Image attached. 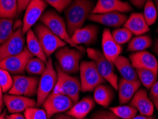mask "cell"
<instances>
[{
  "mask_svg": "<svg viewBox=\"0 0 158 119\" xmlns=\"http://www.w3.org/2000/svg\"><path fill=\"white\" fill-rule=\"evenodd\" d=\"M94 8L91 0H73L65 9L66 27L69 36H71L76 30L83 27V24Z\"/></svg>",
  "mask_w": 158,
  "mask_h": 119,
  "instance_id": "6da1fadb",
  "label": "cell"
},
{
  "mask_svg": "<svg viewBox=\"0 0 158 119\" xmlns=\"http://www.w3.org/2000/svg\"><path fill=\"white\" fill-rule=\"evenodd\" d=\"M56 70L57 71V81L52 92L66 96L70 98L73 104H76L78 101L81 91L80 80L76 76L65 73L58 65L56 66Z\"/></svg>",
  "mask_w": 158,
  "mask_h": 119,
  "instance_id": "7a4b0ae2",
  "label": "cell"
},
{
  "mask_svg": "<svg viewBox=\"0 0 158 119\" xmlns=\"http://www.w3.org/2000/svg\"><path fill=\"white\" fill-rule=\"evenodd\" d=\"M88 58L96 64L100 75L110 83L112 88L118 90V76L115 73L114 64L107 59L101 51L88 48L86 50Z\"/></svg>",
  "mask_w": 158,
  "mask_h": 119,
  "instance_id": "3957f363",
  "label": "cell"
},
{
  "mask_svg": "<svg viewBox=\"0 0 158 119\" xmlns=\"http://www.w3.org/2000/svg\"><path fill=\"white\" fill-rule=\"evenodd\" d=\"M41 22L48 28L53 34L59 36L63 41L72 47L77 48L80 51H83L82 46H78L73 42L67 30L66 24L64 19L53 10H47L40 19Z\"/></svg>",
  "mask_w": 158,
  "mask_h": 119,
  "instance_id": "277c9868",
  "label": "cell"
},
{
  "mask_svg": "<svg viewBox=\"0 0 158 119\" xmlns=\"http://www.w3.org/2000/svg\"><path fill=\"white\" fill-rule=\"evenodd\" d=\"M55 57L58 62L57 65L65 73L72 75L79 71L81 60L83 57L80 51L66 45L56 51Z\"/></svg>",
  "mask_w": 158,
  "mask_h": 119,
  "instance_id": "5b68a950",
  "label": "cell"
},
{
  "mask_svg": "<svg viewBox=\"0 0 158 119\" xmlns=\"http://www.w3.org/2000/svg\"><path fill=\"white\" fill-rule=\"evenodd\" d=\"M79 72L81 90L83 92L93 91L98 86L106 82L105 79L100 75L96 64L93 61L81 62Z\"/></svg>",
  "mask_w": 158,
  "mask_h": 119,
  "instance_id": "8992f818",
  "label": "cell"
},
{
  "mask_svg": "<svg viewBox=\"0 0 158 119\" xmlns=\"http://www.w3.org/2000/svg\"><path fill=\"white\" fill-rule=\"evenodd\" d=\"M57 81V71L53 64L52 58H48L46 69L39 80L37 88V106H42L44 101L52 93Z\"/></svg>",
  "mask_w": 158,
  "mask_h": 119,
  "instance_id": "52a82bcc",
  "label": "cell"
},
{
  "mask_svg": "<svg viewBox=\"0 0 158 119\" xmlns=\"http://www.w3.org/2000/svg\"><path fill=\"white\" fill-rule=\"evenodd\" d=\"M34 32L47 58L54 53L58 49L66 46V43L55 35L42 23L37 24L34 27Z\"/></svg>",
  "mask_w": 158,
  "mask_h": 119,
  "instance_id": "ba28073f",
  "label": "cell"
},
{
  "mask_svg": "<svg viewBox=\"0 0 158 119\" xmlns=\"http://www.w3.org/2000/svg\"><path fill=\"white\" fill-rule=\"evenodd\" d=\"M39 79L36 76L15 75L13 76L12 87L9 94L32 97L37 94Z\"/></svg>",
  "mask_w": 158,
  "mask_h": 119,
  "instance_id": "9c48e42d",
  "label": "cell"
},
{
  "mask_svg": "<svg viewBox=\"0 0 158 119\" xmlns=\"http://www.w3.org/2000/svg\"><path fill=\"white\" fill-rule=\"evenodd\" d=\"M73 104L69 97L52 92L46 98L42 106L47 113L48 118H51L56 114L67 112Z\"/></svg>",
  "mask_w": 158,
  "mask_h": 119,
  "instance_id": "30bf717a",
  "label": "cell"
},
{
  "mask_svg": "<svg viewBox=\"0 0 158 119\" xmlns=\"http://www.w3.org/2000/svg\"><path fill=\"white\" fill-rule=\"evenodd\" d=\"M25 49L24 34L22 27L15 30L12 35L5 42L0 44V62L6 58L22 52Z\"/></svg>",
  "mask_w": 158,
  "mask_h": 119,
  "instance_id": "8fae6325",
  "label": "cell"
},
{
  "mask_svg": "<svg viewBox=\"0 0 158 119\" xmlns=\"http://www.w3.org/2000/svg\"><path fill=\"white\" fill-rule=\"evenodd\" d=\"M33 57L27 48L25 47L22 52L6 58L0 62V68L6 70L10 74L20 75L24 73L27 64Z\"/></svg>",
  "mask_w": 158,
  "mask_h": 119,
  "instance_id": "7c38bea8",
  "label": "cell"
},
{
  "mask_svg": "<svg viewBox=\"0 0 158 119\" xmlns=\"http://www.w3.org/2000/svg\"><path fill=\"white\" fill-rule=\"evenodd\" d=\"M47 6L48 4L44 0H31L25 9L22 27L23 34H26L29 30L31 29V27L44 15Z\"/></svg>",
  "mask_w": 158,
  "mask_h": 119,
  "instance_id": "4fadbf2b",
  "label": "cell"
},
{
  "mask_svg": "<svg viewBox=\"0 0 158 119\" xmlns=\"http://www.w3.org/2000/svg\"><path fill=\"white\" fill-rule=\"evenodd\" d=\"M4 104L9 113H19L24 112L27 108L37 106L35 100L23 96L6 94L4 96Z\"/></svg>",
  "mask_w": 158,
  "mask_h": 119,
  "instance_id": "5bb4252c",
  "label": "cell"
},
{
  "mask_svg": "<svg viewBox=\"0 0 158 119\" xmlns=\"http://www.w3.org/2000/svg\"><path fill=\"white\" fill-rule=\"evenodd\" d=\"M132 66L135 69H150L158 73V62L152 53L147 51H138L131 53L129 57Z\"/></svg>",
  "mask_w": 158,
  "mask_h": 119,
  "instance_id": "9a60e30c",
  "label": "cell"
},
{
  "mask_svg": "<svg viewBox=\"0 0 158 119\" xmlns=\"http://www.w3.org/2000/svg\"><path fill=\"white\" fill-rule=\"evenodd\" d=\"M88 19L110 27H120L127 19L126 15L119 11H111L103 14H91Z\"/></svg>",
  "mask_w": 158,
  "mask_h": 119,
  "instance_id": "2e32d148",
  "label": "cell"
},
{
  "mask_svg": "<svg viewBox=\"0 0 158 119\" xmlns=\"http://www.w3.org/2000/svg\"><path fill=\"white\" fill-rule=\"evenodd\" d=\"M102 50L104 56L113 63L120 56L123 51L121 45L114 40L110 29H105L102 36Z\"/></svg>",
  "mask_w": 158,
  "mask_h": 119,
  "instance_id": "e0dca14e",
  "label": "cell"
},
{
  "mask_svg": "<svg viewBox=\"0 0 158 119\" xmlns=\"http://www.w3.org/2000/svg\"><path fill=\"white\" fill-rule=\"evenodd\" d=\"M131 106L140 112L141 115L152 116L154 113L155 105L145 89L138 90L131 99Z\"/></svg>",
  "mask_w": 158,
  "mask_h": 119,
  "instance_id": "ac0fdd59",
  "label": "cell"
},
{
  "mask_svg": "<svg viewBox=\"0 0 158 119\" xmlns=\"http://www.w3.org/2000/svg\"><path fill=\"white\" fill-rule=\"evenodd\" d=\"M132 6L121 0H98L92 14H103L111 11L125 13L132 11Z\"/></svg>",
  "mask_w": 158,
  "mask_h": 119,
  "instance_id": "d6986e66",
  "label": "cell"
},
{
  "mask_svg": "<svg viewBox=\"0 0 158 119\" xmlns=\"http://www.w3.org/2000/svg\"><path fill=\"white\" fill-rule=\"evenodd\" d=\"M98 34V27L96 25L91 24L87 25L76 30L71 38L76 45L78 46L81 44H85L86 46H89L96 41Z\"/></svg>",
  "mask_w": 158,
  "mask_h": 119,
  "instance_id": "ffe728a7",
  "label": "cell"
},
{
  "mask_svg": "<svg viewBox=\"0 0 158 119\" xmlns=\"http://www.w3.org/2000/svg\"><path fill=\"white\" fill-rule=\"evenodd\" d=\"M140 85L141 83L139 80L130 81L123 78L120 79L118 86V99L120 104L124 105L131 101L135 94L138 91Z\"/></svg>",
  "mask_w": 158,
  "mask_h": 119,
  "instance_id": "44dd1931",
  "label": "cell"
},
{
  "mask_svg": "<svg viewBox=\"0 0 158 119\" xmlns=\"http://www.w3.org/2000/svg\"><path fill=\"white\" fill-rule=\"evenodd\" d=\"M124 27L135 36L143 35L150 31V27L145 19L143 13H132L124 24Z\"/></svg>",
  "mask_w": 158,
  "mask_h": 119,
  "instance_id": "7402d4cb",
  "label": "cell"
},
{
  "mask_svg": "<svg viewBox=\"0 0 158 119\" xmlns=\"http://www.w3.org/2000/svg\"><path fill=\"white\" fill-rule=\"evenodd\" d=\"M94 100L90 97H85L74 104L73 106L66 112V114L75 119H85L88 114L94 109Z\"/></svg>",
  "mask_w": 158,
  "mask_h": 119,
  "instance_id": "603a6c76",
  "label": "cell"
},
{
  "mask_svg": "<svg viewBox=\"0 0 158 119\" xmlns=\"http://www.w3.org/2000/svg\"><path fill=\"white\" fill-rule=\"evenodd\" d=\"M113 64L125 80L130 81L139 80L136 70L132 66L130 59L123 56H119Z\"/></svg>",
  "mask_w": 158,
  "mask_h": 119,
  "instance_id": "cb8c5ba5",
  "label": "cell"
},
{
  "mask_svg": "<svg viewBox=\"0 0 158 119\" xmlns=\"http://www.w3.org/2000/svg\"><path fill=\"white\" fill-rule=\"evenodd\" d=\"M26 34L27 49L34 57H37L44 62H47V57H46L42 46L37 38L36 35L34 33V30H29Z\"/></svg>",
  "mask_w": 158,
  "mask_h": 119,
  "instance_id": "d4e9b609",
  "label": "cell"
},
{
  "mask_svg": "<svg viewBox=\"0 0 158 119\" xmlns=\"http://www.w3.org/2000/svg\"><path fill=\"white\" fill-rule=\"evenodd\" d=\"M94 100L103 107H108L114 98L113 88L105 84H100L94 89Z\"/></svg>",
  "mask_w": 158,
  "mask_h": 119,
  "instance_id": "484cf974",
  "label": "cell"
},
{
  "mask_svg": "<svg viewBox=\"0 0 158 119\" xmlns=\"http://www.w3.org/2000/svg\"><path fill=\"white\" fill-rule=\"evenodd\" d=\"M152 44V39L148 35H139L131 39L127 46V51L138 52L145 51Z\"/></svg>",
  "mask_w": 158,
  "mask_h": 119,
  "instance_id": "4316f807",
  "label": "cell"
},
{
  "mask_svg": "<svg viewBox=\"0 0 158 119\" xmlns=\"http://www.w3.org/2000/svg\"><path fill=\"white\" fill-rule=\"evenodd\" d=\"M17 14V0H0V19H13Z\"/></svg>",
  "mask_w": 158,
  "mask_h": 119,
  "instance_id": "83f0119b",
  "label": "cell"
},
{
  "mask_svg": "<svg viewBox=\"0 0 158 119\" xmlns=\"http://www.w3.org/2000/svg\"><path fill=\"white\" fill-rule=\"evenodd\" d=\"M135 70L139 81L148 89L150 88L151 86L156 82L158 73L150 69H138Z\"/></svg>",
  "mask_w": 158,
  "mask_h": 119,
  "instance_id": "f1b7e54d",
  "label": "cell"
},
{
  "mask_svg": "<svg viewBox=\"0 0 158 119\" xmlns=\"http://www.w3.org/2000/svg\"><path fill=\"white\" fill-rule=\"evenodd\" d=\"M15 32L14 21L11 19H0V44L7 40Z\"/></svg>",
  "mask_w": 158,
  "mask_h": 119,
  "instance_id": "f546056e",
  "label": "cell"
},
{
  "mask_svg": "<svg viewBox=\"0 0 158 119\" xmlns=\"http://www.w3.org/2000/svg\"><path fill=\"white\" fill-rule=\"evenodd\" d=\"M46 62L33 57L27 64L25 71L31 75H41L46 69Z\"/></svg>",
  "mask_w": 158,
  "mask_h": 119,
  "instance_id": "4dcf8cb0",
  "label": "cell"
},
{
  "mask_svg": "<svg viewBox=\"0 0 158 119\" xmlns=\"http://www.w3.org/2000/svg\"><path fill=\"white\" fill-rule=\"evenodd\" d=\"M109 110L112 111L118 118L121 119H131L137 115V112H138V111L131 105L130 106L121 105V106L110 107Z\"/></svg>",
  "mask_w": 158,
  "mask_h": 119,
  "instance_id": "1f68e13d",
  "label": "cell"
},
{
  "mask_svg": "<svg viewBox=\"0 0 158 119\" xmlns=\"http://www.w3.org/2000/svg\"><path fill=\"white\" fill-rule=\"evenodd\" d=\"M144 17L148 25L154 24L157 18V10L156 6L152 0H148L144 5Z\"/></svg>",
  "mask_w": 158,
  "mask_h": 119,
  "instance_id": "d6a6232c",
  "label": "cell"
},
{
  "mask_svg": "<svg viewBox=\"0 0 158 119\" xmlns=\"http://www.w3.org/2000/svg\"><path fill=\"white\" fill-rule=\"evenodd\" d=\"M112 36L118 44H125L129 42L132 37V33L126 28H118L113 31Z\"/></svg>",
  "mask_w": 158,
  "mask_h": 119,
  "instance_id": "836d02e7",
  "label": "cell"
},
{
  "mask_svg": "<svg viewBox=\"0 0 158 119\" xmlns=\"http://www.w3.org/2000/svg\"><path fill=\"white\" fill-rule=\"evenodd\" d=\"M13 85V77L6 70L0 68V87L4 93L9 91Z\"/></svg>",
  "mask_w": 158,
  "mask_h": 119,
  "instance_id": "e575fe53",
  "label": "cell"
},
{
  "mask_svg": "<svg viewBox=\"0 0 158 119\" xmlns=\"http://www.w3.org/2000/svg\"><path fill=\"white\" fill-rule=\"evenodd\" d=\"M24 113L26 119H48L47 113L44 109L31 107L27 108Z\"/></svg>",
  "mask_w": 158,
  "mask_h": 119,
  "instance_id": "d590c367",
  "label": "cell"
},
{
  "mask_svg": "<svg viewBox=\"0 0 158 119\" xmlns=\"http://www.w3.org/2000/svg\"><path fill=\"white\" fill-rule=\"evenodd\" d=\"M44 1L54 8L58 12L61 13L70 5L73 0H44Z\"/></svg>",
  "mask_w": 158,
  "mask_h": 119,
  "instance_id": "8d00e7d4",
  "label": "cell"
},
{
  "mask_svg": "<svg viewBox=\"0 0 158 119\" xmlns=\"http://www.w3.org/2000/svg\"><path fill=\"white\" fill-rule=\"evenodd\" d=\"M91 119H119L111 111H99L92 116Z\"/></svg>",
  "mask_w": 158,
  "mask_h": 119,
  "instance_id": "74e56055",
  "label": "cell"
},
{
  "mask_svg": "<svg viewBox=\"0 0 158 119\" xmlns=\"http://www.w3.org/2000/svg\"><path fill=\"white\" fill-rule=\"evenodd\" d=\"M31 0H17L18 3V13L19 14L26 9L27 6Z\"/></svg>",
  "mask_w": 158,
  "mask_h": 119,
  "instance_id": "f35d334b",
  "label": "cell"
},
{
  "mask_svg": "<svg viewBox=\"0 0 158 119\" xmlns=\"http://www.w3.org/2000/svg\"><path fill=\"white\" fill-rule=\"evenodd\" d=\"M150 96L154 99H158V80L150 88Z\"/></svg>",
  "mask_w": 158,
  "mask_h": 119,
  "instance_id": "ab89813d",
  "label": "cell"
},
{
  "mask_svg": "<svg viewBox=\"0 0 158 119\" xmlns=\"http://www.w3.org/2000/svg\"><path fill=\"white\" fill-rule=\"evenodd\" d=\"M131 3L133 4L135 6L138 8H141L145 5V2L148 1V0H130Z\"/></svg>",
  "mask_w": 158,
  "mask_h": 119,
  "instance_id": "60d3db41",
  "label": "cell"
},
{
  "mask_svg": "<svg viewBox=\"0 0 158 119\" xmlns=\"http://www.w3.org/2000/svg\"><path fill=\"white\" fill-rule=\"evenodd\" d=\"M53 119H75L74 118L72 117V116L68 115V114H62V113H59L55 115Z\"/></svg>",
  "mask_w": 158,
  "mask_h": 119,
  "instance_id": "b9f144b4",
  "label": "cell"
},
{
  "mask_svg": "<svg viewBox=\"0 0 158 119\" xmlns=\"http://www.w3.org/2000/svg\"><path fill=\"white\" fill-rule=\"evenodd\" d=\"M8 119H26L24 117V116L22 115L20 113H13L10 116H6Z\"/></svg>",
  "mask_w": 158,
  "mask_h": 119,
  "instance_id": "7bdbcfd3",
  "label": "cell"
},
{
  "mask_svg": "<svg viewBox=\"0 0 158 119\" xmlns=\"http://www.w3.org/2000/svg\"><path fill=\"white\" fill-rule=\"evenodd\" d=\"M131 119H155V118L152 117V116H143V115H136L134 116L133 118Z\"/></svg>",
  "mask_w": 158,
  "mask_h": 119,
  "instance_id": "ee69618b",
  "label": "cell"
},
{
  "mask_svg": "<svg viewBox=\"0 0 158 119\" xmlns=\"http://www.w3.org/2000/svg\"><path fill=\"white\" fill-rule=\"evenodd\" d=\"M3 91L2 88L0 87V108H3L4 106V96H3Z\"/></svg>",
  "mask_w": 158,
  "mask_h": 119,
  "instance_id": "f6af8a7d",
  "label": "cell"
},
{
  "mask_svg": "<svg viewBox=\"0 0 158 119\" xmlns=\"http://www.w3.org/2000/svg\"><path fill=\"white\" fill-rule=\"evenodd\" d=\"M154 51L158 55V39H157L156 41H155V46H154Z\"/></svg>",
  "mask_w": 158,
  "mask_h": 119,
  "instance_id": "bcb514c9",
  "label": "cell"
},
{
  "mask_svg": "<svg viewBox=\"0 0 158 119\" xmlns=\"http://www.w3.org/2000/svg\"><path fill=\"white\" fill-rule=\"evenodd\" d=\"M151 100H152L153 104H154L155 106L156 107V108L158 110V99H154V98L151 97Z\"/></svg>",
  "mask_w": 158,
  "mask_h": 119,
  "instance_id": "7dc6e473",
  "label": "cell"
},
{
  "mask_svg": "<svg viewBox=\"0 0 158 119\" xmlns=\"http://www.w3.org/2000/svg\"><path fill=\"white\" fill-rule=\"evenodd\" d=\"M6 114L5 112H2V113L0 114V119H6Z\"/></svg>",
  "mask_w": 158,
  "mask_h": 119,
  "instance_id": "c3c4849f",
  "label": "cell"
},
{
  "mask_svg": "<svg viewBox=\"0 0 158 119\" xmlns=\"http://www.w3.org/2000/svg\"><path fill=\"white\" fill-rule=\"evenodd\" d=\"M155 6H156V8H157V17H158V0H155Z\"/></svg>",
  "mask_w": 158,
  "mask_h": 119,
  "instance_id": "681fc988",
  "label": "cell"
},
{
  "mask_svg": "<svg viewBox=\"0 0 158 119\" xmlns=\"http://www.w3.org/2000/svg\"><path fill=\"white\" fill-rule=\"evenodd\" d=\"M2 108H0V114H1V113H2Z\"/></svg>",
  "mask_w": 158,
  "mask_h": 119,
  "instance_id": "f907efd6",
  "label": "cell"
},
{
  "mask_svg": "<svg viewBox=\"0 0 158 119\" xmlns=\"http://www.w3.org/2000/svg\"><path fill=\"white\" fill-rule=\"evenodd\" d=\"M157 34H158V29H157Z\"/></svg>",
  "mask_w": 158,
  "mask_h": 119,
  "instance_id": "816d5d0a",
  "label": "cell"
},
{
  "mask_svg": "<svg viewBox=\"0 0 158 119\" xmlns=\"http://www.w3.org/2000/svg\"><path fill=\"white\" fill-rule=\"evenodd\" d=\"M6 119H8V118H7V117H6Z\"/></svg>",
  "mask_w": 158,
  "mask_h": 119,
  "instance_id": "f5cc1de1",
  "label": "cell"
},
{
  "mask_svg": "<svg viewBox=\"0 0 158 119\" xmlns=\"http://www.w3.org/2000/svg\"><path fill=\"white\" fill-rule=\"evenodd\" d=\"M85 119H86V118H85Z\"/></svg>",
  "mask_w": 158,
  "mask_h": 119,
  "instance_id": "db71d44e",
  "label": "cell"
}]
</instances>
